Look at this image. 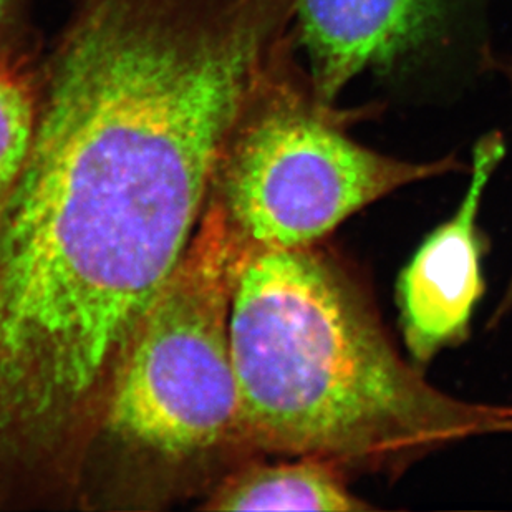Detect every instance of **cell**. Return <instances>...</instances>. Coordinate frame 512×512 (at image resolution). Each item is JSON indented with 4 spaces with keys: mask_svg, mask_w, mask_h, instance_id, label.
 <instances>
[{
    "mask_svg": "<svg viewBox=\"0 0 512 512\" xmlns=\"http://www.w3.org/2000/svg\"><path fill=\"white\" fill-rule=\"evenodd\" d=\"M34 97L20 73L0 62V201L24 168L34 141Z\"/></svg>",
    "mask_w": 512,
    "mask_h": 512,
    "instance_id": "ba28073f",
    "label": "cell"
},
{
    "mask_svg": "<svg viewBox=\"0 0 512 512\" xmlns=\"http://www.w3.org/2000/svg\"><path fill=\"white\" fill-rule=\"evenodd\" d=\"M229 334L239 426L267 450L398 476L445 446L512 431V406L433 387L398 352L362 277L317 246L244 249Z\"/></svg>",
    "mask_w": 512,
    "mask_h": 512,
    "instance_id": "7a4b0ae2",
    "label": "cell"
},
{
    "mask_svg": "<svg viewBox=\"0 0 512 512\" xmlns=\"http://www.w3.org/2000/svg\"><path fill=\"white\" fill-rule=\"evenodd\" d=\"M237 257L224 209L208 211L121 352L108 408L116 435L183 455L239 426L229 334Z\"/></svg>",
    "mask_w": 512,
    "mask_h": 512,
    "instance_id": "277c9868",
    "label": "cell"
},
{
    "mask_svg": "<svg viewBox=\"0 0 512 512\" xmlns=\"http://www.w3.org/2000/svg\"><path fill=\"white\" fill-rule=\"evenodd\" d=\"M504 153L498 131L476 143L471 181L456 213L426 237L398 276L401 335L420 368L441 350L468 340L474 309L483 297V257L488 251L479 213Z\"/></svg>",
    "mask_w": 512,
    "mask_h": 512,
    "instance_id": "5b68a950",
    "label": "cell"
},
{
    "mask_svg": "<svg viewBox=\"0 0 512 512\" xmlns=\"http://www.w3.org/2000/svg\"><path fill=\"white\" fill-rule=\"evenodd\" d=\"M378 108H339L315 92L282 39L226 150L224 213L246 249L317 246L408 184L466 170L455 155L406 161L353 140Z\"/></svg>",
    "mask_w": 512,
    "mask_h": 512,
    "instance_id": "3957f363",
    "label": "cell"
},
{
    "mask_svg": "<svg viewBox=\"0 0 512 512\" xmlns=\"http://www.w3.org/2000/svg\"><path fill=\"white\" fill-rule=\"evenodd\" d=\"M347 471L324 459L262 464L237 476L214 498L219 511L360 512L373 509L348 489Z\"/></svg>",
    "mask_w": 512,
    "mask_h": 512,
    "instance_id": "52a82bcc",
    "label": "cell"
},
{
    "mask_svg": "<svg viewBox=\"0 0 512 512\" xmlns=\"http://www.w3.org/2000/svg\"><path fill=\"white\" fill-rule=\"evenodd\" d=\"M15 0H0V25L9 17L10 10L14 7Z\"/></svg>",
    "mask_w": 512,
    "mask_h": 512,
    "instance_id": "30bf717a",
    "label": "cell"
},
{
    "mask_svg": "<svg viewBox=\"0 0 512 512\" xmlns=\"http://www.w3.org/2000/svg\"><path fill=\"white\" fill-rule=\"evenodd\" d=\"M488 62L493 63L494 67L498 68L499 72L503 73L509 85L512 87V55L511 57L504 58H488ZM508 317H512V276L508 284V289H506V294L503 295V299L499 302L498 309L494 312L491 327H494L498 322H503V320L508 319Z\"/></svg>",
    "mask_w": 512,
    "mask_h": 512,
    "instance_id": "9c48e42d",
    "label": "cell"
},
{
    "mask_svg": "<svg viewBox=\"0 0 512 512\" xmlns=\"http://www.w3.org/2000/svg\"><path fill=\"white\" fill-rule=\"evenodd\" d=\"M236 0H78L24 168L0 201V408L77 405L196 234L266 68Z\"/></svg>",
    "mask_w": 512,
    "mask_h": 512,
    "instance_id": "6da1fadb",
    "label": "cell"
},
{
    "mask_svg": "<svg viewBox=\"0 0 512 512\" xmlns=\"http://www.w3.org/2000/svg\"><path fill=\"white\" fill-rule=\"evenodd\" d=\"M455 0H294L309 77L337 103L365 72L387 73L425 55L445 35Z\"/></svg>",
    "mask_w": 512,
    "mask_h": 512,
    "instance_id": "8992f818",
    "label": "cell"
}]
</instances>
